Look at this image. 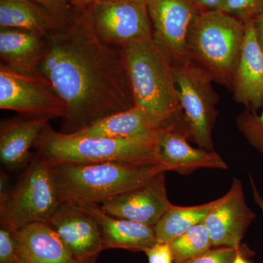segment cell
<instances>
[{"instance_id": "cell-25", "label": "cell", "mask_w": 263, "mask_h": 263, "mask_svg": "<svg viewBox=\"0 0 263 263\" xmlns=\"http://www.w3.org/2000/svg\"><path fill=\"white\" fill-rule=\"evenodd\" d=\"M263 11V0H224L222 12L243 24L253 22Z\"/></svg>"}, {"instance_id": "cell-10", "label": "cell", "mask_w": 263, "mask_h": 263, "mask_svg": "<svg viewBox=\"0 0 263 263\" xmlns=\"http://www.w3.org/2000/svg\"><path fill=\"white\" fill-rule=\"evenodd\" d=\"M153 37L173 64L188 59L192 27L202 10L192 0H147Z\"/></svg>"}, {"instance_id": "cell-29", "label": "cell", "mask_w": 263, "mask_h": 263, "mask_svg": "<svg viewBox=\"0 0 263 263\" xmlns=\"http://www.w3.org/2000/svg\"><path fill=\"white\" fill-rule=\"evenodd\" d=\"M148 263H175L168 243H157L144 251Z\"/></svg>"}, {"instance_id": "cell-26", "label": "cell", "mask_w": 263, "mask_h": 263, "mask_svg": "<svg viewBox=\"0 0 263 263\" xmlns=\"http://www.w3.org/2000/svg\"><path fill=\"white\" fill-rule=\"evenodd\" d=\"M40 8L59 22L70 20L74 12L71 0H32Z\"/></svg>"}, {"instance_id": "cell-16", "label": "cell", "mask_w": 263, "mask_h": 263, "mask_svg": "<svg viewBox=\"0 0 263 263\" xmlns=\"http://www.w3.org/2000/svg\"><path fill=\"white\" fill-rule=\"evenodd\" d=\"M19 263H77L68 247L48 224L34 223L15 230Z\"/></svg>"}, {"instance_id": "cell-4", "label": "cell", "mask_w": 263, "mask_h": 263, "mask_svg": "<svg viewBox=\"0 0 263 263\" xmlns=\"http://www.w3.org/2000/svg\"><path fill=\"white\" fill-rule=\"evenodd\" d=\"M156 137L157 134L145 138L117 139L82 136L57 132L48 124L34 147L36 154L50 164L151 162L159 161Z\"/></svg>"}, {"instance_id": "cell-19", "label": "cell", "mask_w": 263, "mask_h": 263, "mask_svg": "<svg viewBox=\"0 0 263 263\" xmlns=\"http://www.w3.org/2000/svg\"><path fill=\"white\" fill-rule=\"evenodd\" d=\"M86 207L98 220L105 249L144 252L157 243L155 226L109 215L103 212L100 205Z\"/></svg>"}, {"instance_id": "cell-11", "label": "cell", "mask_w": 263, "mask_h": 263, "mask_svg": "<svg viewBox=\"0 0 263 263\" xmlns=\"http://www.w3.org/2000/svg\"><path fill=\"white\" fill-rule=\"evenodd\" d=\"M48 224L65 242L77 263H96L105 250L100 224L87 207L62 202Z\"/></svg>"}, {"instance_id": "cell-18", "label": "cell", "mask_w": 263, "mask_h": 263, "mask_svg": "<svg viewBox=\"0 0 263 263\" xmlns=\"http://www.w3.org/2000/svg\"><path fill=\"white\" fill-rule=\"evenodd\" d=\"M46 37L29 31L0 28L1 65L24 75H40Z\"/></svg>"}, {"instance_id": "cell-27", "label": "cell", "mask_w": 263, "mask_h": 263, "mask_svg": "<svg viewBox=\"0 0 263 263\" xmlns=\"http://www.w3.org/2000/svg\"><path fill=\"white\" fill-rule=\"evenodd\" d=\"M240 248L213 247L205 254L181 263H233Z\"/></svg>"}, {"instance_id": "cell-21", "label": "cell", "mask_w": 263, "mask_h": 263, "mask_svg": "<svg viewBox=\"0 0 263 263\" xmlns=\"http://www.w3.org/2000/svg\"><path fill=\"white\" fill-rule=\"evenodd\" d=\"M62 24L32 0H0V28L24 29L46 37Z\"/></svg>"}, {"instance_id": "cell-1", "label": "cell", "mask_w": 263, "mask_h": 263, "mask_svg": "<svg viewBox=\"0 0 263 263\" xmlns=\"http://www.w3.org/2000/svg\"><path fill=\"white\" fill-rule=\"evenodd\" d=\"M40 72L65 103L62 133H73L134 106L122 48L95 32L86 8L46 37Z\"/></svg>"}, {"instance_id": "cell-6", "label": "cell", "mask_w": 263, "mask_h": 263, "mask_svg": "<svg viewBox=\"0 0 263 263\" xmlns=\"http://www.w3.org/2000/svg\"><path fill=\"white\" fill-rule=\"evenodd\" d=\"M61 202L51 164L36 154L15 187L0 200L1 226L15 231L34 223L48 224Z\"/></svg>"}, {"instance_id": "cell-13", "label": "cell", "mask_w": 263, "mask_h": 263, "mask_svg": "<svg viewBox=\"0 0 263 263\" xmlns=\"http://www.w3.org/2000/svg\"><path fill=\"white\" fill-rule=\"evenodd\" d=\"M189 138L183 124H173L157 132V157L167 171L189 176L201 168L228 170V164L219 154L192 146Z\"/></svg>"}, {"instance_id": "cell-35", "label": "cell", "mask_w": 263, "mask_h": 263, "mask_svg": "<svg viewBox=\"0 0 263 263\" xmlns=\"http://www.w3.org/2000/svg\"><path fill=\"white\" fill-rule=\"evenodd\" d=\"M100 1H147V0H100Z\"/></svg>"}, {"instance_id": "cell-23", "label": "cell", "mask_w": 263, "mask_h": 263, "mask_svg": "<svg viewBox=\"0 0 263 263\" xmlns=\"http://www.w3.org/2000/svg\"><path fill=\"white\" fill-rule=\"evenodd\" d=\"M175 263H181L205 254L213 248L210 234L203 222L169 242Z\"/></svg>"}, {"instance_id": "cell-20", "label": "cell", "mask_w": 263, "mask_h": 263, "mask_svg": "<svg viewBox=\"0 0 263 263\" xmlns=\"http://www.w3.org/2000/svg\"><path fill=\"white\" fill-rule=\"evenodd\" d=\"M158 130L141 109L133 106L99 119L73 133L82 136L120 139L154 136Z\"/></svg>"}, {"instance_id": "cell-17", "label": "cell", "mask_w": 263, "mask_h": 263, "mask_svg": "<svg viewBox=\"0 0 263 263\" xmlns=\"http://www.w3.org/2000/svg\"><path fill=\"white\" fill-rule=\"evenodd\" d=\"M46 118H13L3 121L0 127V160L10 170L27 163L30 149L49 124Z\"/></svg>"}, {"instance_id": "cell-34", "label": "cell", "mask_w": 263, "mask_h": 263, "mask_svg": "<svg viewBox=\"0 0 263 263\" xmlns=\"http://www.w3.org/2000/svg\"><path fill=\"white\" fill-rule=\"evenodd\" d=\"M233 263H251L247 260V258L245 257L243 254V250L241 248L238 249V252H237L236 256H235L234 260Z\"/></svg>"}, {"instance_id": "cell-8", "label": "cell", "mask_w": 263, "mask_h": 263, "mask_svg": "<svg viewBox=\"0 0 263 263\" xmlns=\"http://www.w3.org/2000/svg\"><path fill=\"white\" fill-rule=\"evenodd\" d=\"M0 108L26 117L63 119L67 108L42 74L24 75L0 65Z\"/></svg>"}, {"instance_id": "cell-28", "label": "cell", "mask_w": 263, "mask_h": 263, "mask_svg": "<svg viewBox=\"0 0 263 263\" xmlns=\"http://www.w3.org/2000/svg\"><path fill=\"white\" fill-rule=\"evenodd\" d=\"M18 259V243L14 232L1 226L0 229V263H9Z\"/></svg>"}, {"instance_id": "cell-14", "label": "cell", "mask_w": 263, "mask_h": 263, "mask_svg": "<svg viewBox=\"0 0 263 263\" xmlns=\"http://www.w3.org/2000/svg\"><path fill=\"white\" fill-rule=\"evenodd\" d=\"M172 205L167 197L165 172H162L148 182L109 199L100 207L109 215L155 226Z\"/></svg>"}, {"instance_id": "cell-3", "label": "cell", "mask_w": 263, "mask_h": 263, "mask_svg": "<svg viewBox=\"0 0 263 263\" xmlns=\"http://www.w3.org/2000/svg\"><path fill=\"white\" fill-rule=\"evenodd\" d=\"M50 164L62 202L82 206L100 205L167 171L159 161Z\"/></svg>"}, {"instance_id": "cell-30", "label": "cell", "mask_w": 263, "mask_h": 263, "mask_svg": "<svg viewBox=\"0 0 263 263\" xmlns=\"http://www.w3.org/2000/svg\"><path fill=\"white\" fill-rule=\"evenodd\" d=\"M202 11H222L224 0H192Z\"/></svg>"}, {"instance_id": "cell-5", "label": "cell", "mask_w": 263, "mask_h": 263, "mask_svg": "<svg viewBox=\"0 0 263 263\" xmlns=\"http://www.w3.org/2000/svg\"><path fill=\"white\" fill-rule=\"evenodd\" d=\"M245 36V24L222 11H202L192 27L187 57L214 81L232 87Z\"/></svg>"}, {"instance_id": "cell-32", "label": "cell", "mask_w": 263, "mask_h": 263, "mask_svg": "<svg viewBox=\"0 0 263 263\" xmlns=\"http://www.w3.org/2000/svg\"><path fill=\"white\" fill-rule=\"evenodd\" d=\"M249 179H250L251 185H252V192H253V197L254 202H256L260 210L263 213V198L259 194L258 190H257V186H256L255 182H254L253 178L252 176H249Z\"/></svg>"}, {"instance_id": "cell-15", "label": "cell", "mask_w": 263, "mask_h": 263, "mask_svg": "<svg viewBox=\"0 0 263 263\" xmlns=\"http://www.w3.org/2000/svg\"><path fill=\"white\" fill-rule=\"evenodd\" d=\"M232 89L237 103L257 112L263 106V51L253 22L245 24V36Z\"/></svg>"}, {"instance_id": "cell-2", "label": "cell", "mask_w": 263, "mask_h": 263, "mask_svg": "<svg viewBox=\"0 0 263 263\" xmlns=\"http://www.w3.org/2000/svg\"><path fill=\"white\" fill-rule=\"evenodd\" d=\"M134 100L158 129L183 123L174 64L154 37L122 48Z\"/></svg>"}, {"instance_id": "cell-7", "label": "cell", "mask_w": 263, "mask_h": 263, "mask_svg": "<svg viewBox=\"0 0 263 263\" xmlns=\"http://www.w3.org/2000/svg\"><path fill=\"white\" fill-rule=\"evenodd\" d=\"M174 77L183 120L190 138L200 147L214 151L212 130L219 98L212 76L190 59L174 64Z\"/></svg>"}, {"instance_id": "cell-12", "label": "cell", "mask_w": 263, "mask_h": 263, "mask_svg": "<svg viewBox=\"0 0 263 263\" xmlns=\"http://www.w3.org/2000/svg\"><path fill=\"white\" fill-rule=\"evenodd\" d=\"M256 219L246 201L241 181L233 178L229 191L217 199L203 223L213 247L239 248L240 242Z\"/></svg>"}, {"instance_id": "cell-31", "label": "cell", "mask_w": 263, "mask_h": 263, "mask_svg": "<svg viewBox=\"0 0 263 263\" xmlns=\"http://www.w3.org/2000/svg\"><path fill=\"white\" fill-rule=\"evenodd\" d=\"M256 37L263 51V11L253 21Z\"/></svg>"}, {"instance_id": "cell-22", "label": "cell", "mask_w": 263, "mask_h": 263, "mask_svg": "<svg viewBox=\"0 0 263 263\" xmlns=\"http://www.w3.org/2000/svg\"><path fill=\"white\" fill-rule=\"evenodd\" d=\"M216 200L193 206H178L173 204L155 226L157 243H169L200 223L215 205Z\"/></svg>"}, {"instance_id": "cell-33", "label": "cell", "mask_w": 263, "mask_h": 263, "mask_svg": "<svg viewBox=\"0 0 263 263\" xmlns=\"http://www.w3.org/2000/svg\"><path fill=\"white\" fill-rule=\"evenodd\" d=\"M95 0H71V3L76 8H84L89 6Z\"/></svg>"}, {"instance_id": "cell-9", "label": "cell", "mask_w": 263, "mask_h": 263, "mask_svg": "<svg viewBox=\"0 0 263 263\" xmlns=\"http://www.w3.org/2000/svg\"><path fill=\"white\" fill-rule=\"evenodd\" d=\"M97 34L105 43L123 48L153 37L147 1H100L86 7Z\"/></svg>"}, {"instance_id": "cell-24", "label": "cell", "mask_w": 263, "mask_h": 263, "mask_svg": "<svg viewBox=\"0 0 263 263\" xmlns=\"http://www.w3.org/2000/svg\"><path fill=\"white\" fill-rule=\"evenodd\" d=\"M236 125L249 144L263 157V112L247 109L238 115Z\"/></svg>"}, {"instance_id": "cell-36", "label": "cell", "mask_w": 263, "mask_h": 263, "mask_svg": "<svg viewBox=\"0 0 263 263\" xmlns=\"http://www.w3.org/2000/svg\"><path fill=\"white\" fill-rule=\"evenodd\" d=\"M9 263H19L18 261H13V262H10Z\"/></svg>"}]
</instances>
